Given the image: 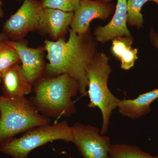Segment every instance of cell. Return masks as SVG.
<instances>
[{
    "instance_id": "cell-1",
    "label": "cell",
    "mask_w": 158,
    "mask_h": 158,
    "mask_svg": "<svg viewBox=\"0 0 158 158\" xmlns=\"http://www.w3.org/2000/svg\"><path fill=\"white\" fill-rule=\"evenodd\" d=\"M69 32L66 41L63 38L56 41H44V46L48 60L45 75H68L78 82L79 93L82 96H86L88 88L87 69L98 52L97 42L90 31L79 34L69 29Z\"/></svg>"
},
{
    "instance_id": "cell-2",
    "label": "cell",
    "mask_w": 158,
    "mask_h": 158,
    "mask_svg": "<svg viewBox=\"0 0 158 158\" xmlns=\"http://www.w3.org/2000/svg\"><path fill=\"white\" fill-rule=\"evenodd\" d=\"M31 100L40 113L49 118L70 117L76 112L73 101L79 93L76 79L67 74L44 76L34 84Z\"/></svg>"
},
{
    "instance_id": "cell-3",
    "label": "cell",
    "mask_w": 158,
    "mask_h": 158,
    "mask_svg": "<svg viewBox=\"0 0 158 158\" xmlns=\"http://www.w3.org/2000/svg\"><path fill=\"white\" fill-rule=\"evenodd\" d=\"M50 123V118L39 113L31 99L0 96V145L20 133Z\"/></svg>"
},
{
    "instance_id": "cell-4",
    "label": "cell",
    "mask_w": 158,
    "mask_h": 158,
    "mask_svg": "<svg viewBox=\"0 0 158 158\" xmlns=\"http://www.w3.org/2000/svg\"><path fill=\"white\" fill-rule=\"evenodd\" d=\"M110 58L105 52H98L87 71L88 81V94L90 98L88 107L98 108L102 115L100 134L107 133L110 118L113 110L117 108L119 99L110 91L108 86V80L112 72L109 64Z\"/></svg>"
},
{
    "instance_id": "cell-5",
    "label": "cell",
    "mask_w": 158,
    "mask_h": 158,
    "mask_svg": "<svg viewBox=\"0 0 158 158\" xmlns=\"http://www.w3.org/2000/svg\"><path fill=\"white\" fill-rule=\"evenodd\" d=\"M73 141L72 127L62 121L40 126L24 132L20 138H14L0 145V152L13 158H27L37 148L52 141Z\"/></svg>"
},
{
    "instance_id": "cell-6",
    "label": "cell",
    "mask_w": 158,
    "mask_h": 158,
    "mask_svg": "<svg viewBox=\"0 0 158 158\" xmlns=\"http://www.w3.org/2000/svg\"><path fill=\"white\" fill-rule=\"evenodd\" d=\"M43 8L40 0H24L19 9L3 25L2 33L12 41H19L30 32L37 31Z\"/></svg>"
},
{
    "instance_id": "cell-7",
    "label": "cell",
    "mask_w": 158,
    "mask_h": 158,
    "mask_svg": "<svg viewBox=\"0 0 158 158\" xmlns=\"http://www.w3.org/2000/svg\"><path fill=\"white\" fill-rule=\"evenodd\" d=\"M73 141L83 158H108L111 140L96 127L77 122L72 126Z\"/></svg>"
},
{
    "instance_id": "cell-8",
    "label": "cell",
    "mask_w": 158,
    "mask_h": 158,
    "mask_svg": "<svg viewBox=\"0 0 158 158\" xmlns=\"http://www.w3.org/2000/svg\"><path fill=\"white\" fill-rule=\"evenodd\" d=\"M116 6L113 3L101 0H83L73 12L70 29L79 34L90 31V23L94 19H108L114 13Z\"/></svg>"
},
{
    "instance_id": "cell-9",
    "label": "cell",
    "mask_w": 158,
    "mask_h": 158,
    "mask_svg": "<svg viewBox=\"0 0 158 158\" xmlns=\"http://www.w3.org/2000/svg\"><path fill=\"white\" fill-rule=\"evenodd\" d=\"M10 42L18 54L25 75L29 82L34 85L45 75L47 64L44 60V46L30 47L27 41L24 39L19 41L10 40Z\"/></svg>"
},
{
    "instance_id": "cell-10",
    "label": "cell",
    "mask_w": 158,
    "mask_h": 158,
    "mask_svg": "<svg viewBox=\"0 0 158 158\" xmlns=\"http://www.w3.org/2000/svg\"><path fill=\"white\" fill-rule=\"evenodd\" d=\"M73 15V12L43 7L40 12L37 31L42 36L48 35L53 41L65 39Z\"/></svg>"
},
{
    "instance_id": "cell-11",
    "label": "cell",
    "mask_w": 158,
    "mask_h": 158,
    "mask_svg": "<svg viewBox=\"0 0 158 158\" xmlns=\"http://www.w3.org/2000/svg\"><path fill=\"white\" fill-rule=\"evenodd\" d=\"M127 0H117L113 18L107 24L98 26L93 35L97 42L102 44L119 37L133 38L127 24Z\"/></svg>"
},
{
    "instance_id": "cell-12",
    "label": "cell",
    "mask_w": 158,
    "mask_h": 158,
    "mask_svg": "<svg viewBox=\"0 0 158 158\" xmlns=\"http://www.w3.org/2000/svg\"><path fill=\"white\" fill-rule=\"evenodd\" d=\"M1 81L4 96L6 97L25 96L33 91V85L28 81L19 63L7 69L2 75Z\"/></svg>"
},
{
    "instance_id": "cell-13",
    "label": "cell",
    "mask_w": 158,
    "mask_h": 158,
    "mask_svg": "<svg viewBox=\"0 0 158 158\" xmlns=\"http://www.w3.org/2000/svg\"><path fill=\"white\" fill-rule=\"evenodd\" d=\"M158 98V88L139 94L133 99H119L117 108L119 114L133 120L138 119L149 114L150 106Z\"/></svg>"
},
{
    "instance_id": "cell-14",
    "label": "cell",
    "mask_w": 158,
    "mask_h": 158,
    "mask_svg": "<svg viewBox=\"0 0 158 158\" xmlns=\"http://www.w3.org/2000/svg\"><path fill=\"white\" fill-rule=\"evenodd\" d=\"M111 52L112 55L120 61L121 68L124 70L132 68L138 60V49L133 48V38L119 37L112 40Z\"/></svg>"
},
{
    "instance_id": "cell-15",
    "label": "cell",
    "mask_w": 158,
    "mask_h": 158,
    "mask_svg": "<svg viewBox=\"0 0 158 158\" xmlns=\"http://www.w3.org/2000/svg\"><path fill=\"white\" fill-rule=\"evenodd\" d=\"M108 158H158V155H151L138 146L115 144L110 145Z\"/></svg>"
},
{
    "instance_id": "cell-16",
    "label": "cell",
    "mask_w": 158,
    "mask_h": 158,
    "mask_svg": "<svg viewBox=\"0 0 158 158\" xmlns=\"http://www.w3.org/2000/svg\"><path fill=\"white\" fill-rule=\"evenodd\" d=\"M21 62L18 54L10 40L0 41V81L3 73L9 67Z\"/></svg>"
},
{
    "instance_id": "cell-17",
    "label": "cell",
    "mask_w": 158,
    "mask_h": 158,
    "mask_svg": "<svg viewBox=\"0 0 158 158\" xmlns=\"http://www.w3.org/2000/svg\"><path fill=\"white\" fill-rule=\"evenodd\" d=\"M152 1L158 6V0H127V24L130 27L140 29L144 23L141 11L142 7L147 2Z\"/></svg>"
},
{
    "instance_id": "cell-18",
    "label": "cell",
    "mask_w": 158,
    "mask_h": 158,
    "mask_svg": "<svg viewBox=\"0 0 158 158\" xmlns=\"http://www.w3.org/2000/svg\"><path fill=\"white\" fill-rule=\"evenodd\" d=\"M82 1L83 0H40L44 8L73 12L79 8Z\"/></svg>"
},
{
    "instance_id": "cell-19",
    "label": "cell",
    "mask_w": 158,
    "mask_h": 158,
    "mask_svg": "<svg viewBox=\"0 0 158 158\" xmlns=\"http://www.w3.org/2000/svg\"><path fill=\"white\" fill-rule=\"evenodd\" d=\"M149 39L152 44L158 49V33L152 28H151L150 31Z\"/></svg>"
},
{
    "instance_id": "cell-20",
    "label": "cell",
    "mask_w": 158,
    "mask_h": 158,
    "mask_svg": "<svg viewBox=\"0 0 158 158\" xmlns=\"http://www.w3.org/2000/svg\"><path fill=\"white\" fill-rule=\"evenodd\" d=\"M3 3L2 0H0V19L2 18L4 16V10L3 9Z\"/></svg>"
},
{
    "instance_id": "cell-21",
    "label": "cell",
    "mask_w": 158,
    "mask_h": 158,
    "mask_svg": "<svg viewBox=\"0 0 158 158\" xmlns=\"http://www.w3.org/2000/svg\"><path fill=\"white\" fill-rule=\"evenodd\" d=\"M7 40L9 39L5 34H3V33H0V41Z\"/></svg>"
},
{
    "instance_id": "cell-22",
    "label": "cell",
    "mask_w": 158,
    "mask_h": 158,
    "mask_svg": "<svg viewBox=\"0 0 158 158\" xmlns=\"http://www.w3.org/2000/svg\"><path fill=\"white\" fill-rule=\"evenodd\" d=\"M101 1H104V2H112L113 0H101Z\"/></svg>"
},
{
    "instance_id": "cell-23",
    "label": "cell",
    "mask_w": 158,
    "mask_h": 158,
    "mask_svg": "<svg viewBox=\"0 0 158 158\" xmlns=\"http://www.w3.org/2000/svg\"><path fill=\"white\" fill-rule=\"evenodd\" d=\"M15 1H18V2H22V1H23L24 0H15Z\"/></svg>"
}]
</instances>
